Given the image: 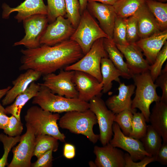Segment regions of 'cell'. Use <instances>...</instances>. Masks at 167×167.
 Segmentation results:
<instances>
[{"label": "cell", "mask_w": 167, "mask_h": 167, "mask_svg": "<svg viewBox=\"0 0 167 167\" xmlns=\"http://www.w3.org/2000/svg\"><path fill=\"white\" fill-rule=\"evenodd\" d=\"M125 167H145L148 164L155 161V156H146L139 162L133 161L128 153L124 154Z\"/></svg>", "instance_id": "cell-41"}, {"label": "cell", "mask_w": 167, "mask_h": 167, "mask_svg": "<svg viewBox=\"0 0 167 167\" xmlns=\"http://www.w3.org/2000/svg\"><path fill=\"white\" fill-rule=\"evenodd\" d=\"M87 9L96 18L100 23V27L112 40L113 29L116 15L113 5L96 2H88Z\"/></svg>", "instance_id": "cell-16"}, {"label": "cell", "mask_w": 167, "mask_h": 167, "mask_svg": "<svg viewBox=\"0 0 167 167\" xmlns=\"http://www.w3.org/2000/svg\"><path fill=\"white\" fill-rule=\"evenodd\" d=\"M88 103L89 109L96 117L100 130L99 140L104 146L109 143L113 135L112 126L115 114L108 108L101 95L94 97Z\"/></svg>", "instance_id": "cell-8"}, {"label": "cell", "mask_w": 167, "mask_h": 167, "mask_svg": "<svg viewBox=\"0 0 167 167\" xmlns=\"http://www.w3.org/2000/svg\"><path fill=\"white\" fill-rule=\"evenodd\" d=\"M23 129L21 120H18L15 116L11 115L9 117V122L7 126L3 131L4 133L8 136L15 137L20 135Z\"/></svg>", "instance_id": "cell-39"}, {"label": "cell", "mask_w": 167, "mask_h": 167, "mask_svg": "<svg viewBox=\"0 0 167 167\" xmlns=\"http://www.w3.org/2000/svg\"><path fill=\"white\" fill-rule=\"evenodd\" d=\"M11 86H8L5 88L0 89V100L5 96L8 91L11 88Z\"/></svg>", "instance_id": "cell-48"}, {"label": "cell", "mask_w": 167, "mask_h": 167, "mask_svg": "<svg viewBox=\"0 0 167 167\" xmlns=\"http://www.w3.org/2000/svg\"><path fill=\"white\" fill-rule=\"evenodd\" d=\"M40 85L32 103L43 109L54 113L73 111H83L89 109V103L78 98H68L56 95L46 87Z\"/></svg>", "instance_id": "cell-2"}, {"label": "cell", "mask_w": 167, "mask_h": 167, "mask_svg": "<svg viewBox=\"0 0 167 167\" xmlns=\"http://www.w3.org/2000/svg\"><path fill=\"white\" fill-rule=\"evenodd\" d=\"M97 123L95 114L89 109L83 111H73L66 113L59 119L60 127L71 132L85 136L92 143H96L100 135L93 132V127Z\"/></svg>", "instance_id": "cell-5"}, {"label": "cell", "mask_w": 167, "mask_h": 167, "mask_svg": "<svg viewBox=\"0 0 167 167\" xmlns=\"http://www.w3.org/2000/svg\"><path fill=\"white\" fill-rule=\"evenodd\" d=\"M40 87L39 83L32 82L24 91L16 96L13 104L5 108L6 114H11L21 120L20 113L22 108L28 101L36 96Z\"/></svg>", "instance_id": "cell-24"}, {"label": "cell", "mask_w": 167, "mask_h": 167, "mask_svg": "<svg viewBox=\"0 0 167 167\" xmlns=\"http://www.w3.org/2000/svg\"><path fill=\"white\" fill-rule=\"evenodd\" d=\"M60 118L59 113H53L37 106L30 107L24 116L26 123L32 127L36 136L49 135L64 142L66 136L60 131L57 123Z\"/></svg>", "instance_id": "cell-4"}, {"label": "cell", "mask_w": 167, "mask_h": 167, "mask_svg": "<svg viewBox=\"0 0 167 167\" xmlns=\"http://www.w3.org/2000/svg\"><path fill=\"white\" fill-rule=\"evenodd\" d=\"M104 38H100L96 41L87 54L76 62L66 66L65 70L78 71L86 73L101 82V61L103 58H108L104 46Z\"/></svg>", "instance_id": "cell-7"}, {"label": "cell", "mask_w": 167, "mask_h": 167, "mask_svg": "<svg viewBox=\"0 0 167 167\" xmlns=\"http://www.w3.org/2000/svg\"><path fill=\"white\" fill-rule=\"evenodd\" d=\"M167 59V42L164 45L158 54L153 63L150 66L149 72L154 82L160 75L163 65Z\"/></svg>", "instance_id": "cell-37"}, {"label": "cell", "mask_w": 167, "mask_h": 167, "mask_svg": "<svg viewBox=\"0 0 167 167\" xmlns=\"http://www.w3.org/2000/svg\"><path fill=\"white\" fill-rule=\"evenodd\" d=\"M112 128L113 137L109 143L127 152L133 161L141 160L146 156H152L145 151L139 139L124 135L117 123L113 122Z\"/></svg>", "instance_id": "cell-13"}, {"label": "cell", "mask_w": 167, "mask_h": 167, "mask_svg": "<svg viewBox=\"0 0 167 167\" xmlns=\"http://www.w3.org/2000/svg\"><path fill=\"white\" fill-rule=\"evenodd\" d=\"M42 74L32 69H28L13 81V86L8 91L2 101L3 105L12 103L16 96L24 91L32 82L40 78Z\"/></svg>", "instance_id": "cell-21"}, {"label": "cell", "mask_w": 167, "mask_h": 167, "mask_svg": "<svg viewBox=\"0 0 167 167\" xmlns=\"http://www.w3.org/2000/svg\"><path fill=\"white\" fill-rule=\"evenodd\" d=\"M116 45L124 55L127 67L132 76L149 71L150 65L144 58L141 50L135 43L125 45Z\"/></svg>", "instance_id": "cell-18"}, {"label": "cell", "mask_w": 167, "mask_h": 167, "mask_svg": "<svg viewBox=\"0 0 167 167\" xmlns=\"http://www.w3.org/2000/svg\"><path fill=\"white\" fill-rule=\"evenodd\" d=\"M42 45L21 50L20 70L32 69L45 75L74 63L84 55L78 44L70 39L53 46Z\"/></svg>", "instance_id": "cell-1"}, {"label": "cell", "mask_w": 167, "mask_h": 167, "mask_svg": "<svg viewBox=\"0 0 167 167\" xmlns=\"http://www.w3.org/2000/svg\"><path fill=\"white\" fill-rule=\"evenodd\" d=\"M6 114L5 108L0 103V129L4 130L9 124V117Z\"/></svg>", "instance_id": "cell-45"}, {"label": "cell", "mask_w": 167, "mask_h": 167, "mask_svg": "<svg viewBox=\"0 0 167 167\" xmlns=\"http://www.w3.org/2000/svg\"><path fill=\"white\" fill-rule=\"evenodd\" d=\"M155 157V161L167 165V142H163Z\"/></svg>", "instance_id": "cell-43"}, {"label": "cell", "mask_w": 167, "mask_h": 167, "mask_svg": "<svg viewBox=\"0 0 167 167\" xmlns=\"http://www.w3.org/2000/svg\"><path fill=\"white\" fill-rule=\"evenodd\" d=\"M53 151L50 150L40 156L35 162L32 163V167H51L52 166Z\"/></svg>", "instance_id": "cell-42"}, {"label": "cell", "mask_w": 167, "mask_h": 167, "mask_svg": "<svg viewBox=\"0 0 167 167\" xmlns=\"http://www.w3.org/2000/svg\"><path fill=\"white\" fill-rule=\"evenodd\" d=\"M74 71H62L58 74L45 75L40 84L49 88L54 93L68 98H78V92L73 82Z\"/></svg>", "instance_id": "cell-10"}, {"label": "cell", "mask_w": 167, "mask_h": 167, "mask_svg": "<svg viewBox=\"0 0 167 167\" xmlns=\"http://www.w3.org/2000/svg\"><path fill=\"white\" fill-rule=\"evenodd\" d=\"M137 21L136 14L126 19V39L129 44H134L138 41Z\"/></svg>", "instance_id": "cell-38"}, {"label": "cell", "mask_w": 167, "mask_h": 167, "mask_svg": "<svg viewBox=\"0 0 167 167\" xmlns=\"http://www.w3.org/2000/svg\"><path fill=\"white\" fill-rule=\"evenodd\" d=\"M132 78L136 87L135 95L132 101V109L135 112L136 109H139L146 122H149L150 105L161 100L156 91L157 86L154 83L149 71L133 75Z\"/></svg>", "instance_id": "cell-3"}, {"label": "cell", "mask_w": 167, "mask_h": 167, "mask_svg": "<svg viewBox=\"0 0 167 167\" xmlns=\"http://www.w3.org/2000/svg\"><path fill=\"white\" fill-rule=\"evenodd\" d=\"M103 44L109 58L122 74V77L127 79L132 78V75L123 60L122 54L118 49L113 40L104 38Z\"/></svg>", "instance_id": "cell-25"}, {"label": "cell", "mask_w": 167, "mask_h": 167, "mask_svg": "<svg viewBox=\"0 0 167 167\" xmlns=\"http://www.w3.org/2000/svg\"><path fill=\"white\" fill-rule=\"evenodd\" d=\"M101 38L109 39L87 9L81 14L79 24L70 39L76 42L84 55L94 42Z\"/></svg>", "instance_id": "cell-6"}, {"label": "cell", "mask_w": 167, "mask_h": 167, "mask_svg": "<svg viewBox=\"0 0 167 167\" xmlns=\"http://www.w3.org/2000/svg\"><path fill=\"white\" fill-rule=\"evenodd\" d=\"M118 88V93L109 97L105 102L108 108L115 114L122 111L128 109L133 113L131 108V97L135 93V85H126L124 83H119Z\"/></svg>", "instance_id": "cell-20"}, {"label": "cell", "mask_w": 167, "mask_h": 167, "mask_svg": "<svg viewBox=\"0 0 167 167\" xmlns=\"http://www.w3.org/2000/svg\"><path fill=\"white\" fill-rule=\"evenodd\" d=\"M155 83L162 91L160 101L167 103V64L162 70L160 75L156 79Z\"/></svg>", "instance_id": "cell-40"}, {"label": "cell", "mask_w": 167, "mask_h": 167, "mask_svg": "<svg viewBox=\"0 0 167 167\" xmlns=\"http://www.w3.org/2000/svg\"><path fill=\"white\" fill-rule=\"evenodd\" d=\"M146 0H117L113 5L117 16L126 18L135 14Z\"/></svg>", "instance_id": "cell-28"}, {"label": "cell", "mask_w": 167, "mask_h": 167, "mask_svg": "<svg viewBox=\"0 0 167 167\" xmlns=\"http://www.w3.org/2000/svg\"><path fill=\"white\" fill-rule=\"evenodd\" d=\"M21 137L20 135L12 137L3 133L0 134V141L3 144L4 150L3 155L0 159V167H4L8 165L9 154L12 148L19 142Z\"/></svg>", "instance_id": "cell-36"}, {"label": "cell", "mask_w": 167, "mask_h": 167, "mask_svg": "<svg viewBox=\"0 0 167 167\" xmlns=\"http://www.w3.org/2000/svg\"><path fill=\"white\" fill-rule=\"evenodd\" d=\"M147 125L143 115L142 113H133L132 123L131 131L130 137L139 139L143 137L146 133Z\"/></svg>", "instance_id": "cell-31"}, {"label": "cell", "mask_w": 167, "mask_h": 167, "mask_svg": "<svg viewBox=\"0 0 167 167\" xmlns=\"http://www.w3.org/2000/svg\"><path fill=\"white\" fill-rule=\"evenodd\" d=\"M159 1L162 2H164L167 1V0H158Z\"/></svg>", "instance_id": "cell-50"}, {"label": "cell", "mask_w": 167, "mask_h": 167, "mask_svg": "<svg viewBox=\"0 0 167 167\" xmlns=\"http://www.w3.org/2000/svg\"><path fill=\"white\" fill-rule=\"evenodd\" d=\"M126 19L116 17L112 38L115 44L125 45L129 44L126 39Z\"/></svg>", "instance_id": "cell-32"}, {"label": "cell", "mask_w": 167, "mask_h": 167, "mask_svg": "<svg viewBox=\"0 0 167 167\" xmlns=\"http://www.w3.org/2000/svg\"><path fill=\"white\" fill-rule=\"evenodd\" d=\"M93 152L97 167H125L124 153L109 143L102 147L95 146Z\"/></svg>", "instance_id": "cell-17"}, {"label": "cell", "mask_w": 167, "mask_h": 167, "mask_svg": "<svg viewBox=\"0 0 167 167\" xmlns=\"http://www.w3.org/2000/svg\"><path fill=\"white\" fill-rule=\"evenodd\" d=\"M25 133L21 136L18 144L13 147L12 159L8 167H30L33 156L36 136L31 126L26 123Z\"/></svg>", "instance_id": "cell-11"}, {"label": "cell", "mask_w": 167, "mask_h": 167, "mask_svg": "<svg viewBox=\"0 0 167 167\" xmlns=\"http://www.w3.org/2000/svg\"><path fill=\"white\" fill-rule=\"evenodd\" d=\"M133 113L132 111L125 109L115 115L114 122L119 126L123 133L129 136L132 130Z\"/></svg>", "instance_id": "cell-33"}, {"label": "cell", "mask_w": 167, "mask_h": 167, "mask_svg": "<svg viewBox=\"0 0 167 167\" xmlns=\"http://www.w3.org/2000/svg\"><path fill=\"white\" fill-rule=\"evenodd\" d=\"M48 23L54 21L59 16H64L66 14L65 0H47Z\"/></svg>", "instance_id": "cell-35"}, {"label": "cell", "mask_w": 167, "mask_h": 167, "mask_svg": "<svg viewBox=\"0 0 167 167\" xmlns=\"http://www.w3.org/2000/svg\"><path fill=\"white\" fill-rule=\"evenodd\" d=\"M117 1V0H88V2H99L101 3L113 6Z\"/></svg>", "instance_id": "cell-46"}, {"label": "cell", "mask_w": 167, "mask_h": 167, "mask_svg": "<svg viewBox=\"0 0 167 167\" xmlns=\"http://www.w3.org/2000/svg\"><path fill=\"white\" fill-rule=\"evenodd\" d=\"M2 7L3 18L8 19L12 13L17 12V14L14 18L19 23L34 15L41 14L47 15L48 14L47 6L44 3L43 0H25L14 8L3 3Z\"/></svg>", "instance_id": "cell-15"}, {"label": "cell", "mask_w": 167, "mask_h": 167, "mask_svg": "<svg viewBox=\"0 0 167 167\" xmlns=\"http://www.w3.org/2000/svg\"><path fill=\"white\" fill-rule=\"evenodd\" d=\"M152 127L167 142V103L161 101L156 102L149 117Z\"/></svg>", "instance_id": "cell-23"}, {"label": "cell", "mask_w": 167, "mask_h": 167, "mask_svg": "<svg viewBox=\"0 0 167 167\" xmlns=\"http://www.w3.org/2000/svg\"><path fill=\"white\" fill-rule=\"evenodd\" d=\"M146 4L161 31L167 29V4L155 0H146Z\"/></svg>", "instance_id": "cell-30"}, {"label": "cell", "mask_w": 167, "mask_h": 167, "mask_svg": "<svg viewBox=\"0 0 167 167\" xmlns=\"http://www.w3.org/2000/svg\"><path fill=\"white\" fill-rule=\"evenodd\" d=\"M100 68L102 78L101 82L103 85L102 92L105 93L111 89L113 81L120 82L119 77L122 76V75L109 58H102Z\"/></svg>", "instance_id": "cell-26"}, {"label": "cell", "mask_w": 167, "mask_h": 167, "mask_svg": "<svg viewBox=\"0 0 167 167\" xmlns=\"http://www.w3.org/2000/svg\"><path fill=\"white\" fill-rule=\"evenodd\" d=\"M66 15L75 29L79 22L81 14L79 0H65Z\"/></svg>", "instance_id": "cell-34"}, {"label": "cell", "mask_w": 167, "mask_h": 167, "mask_svg": "<svg viewBox=\"0 0 167 167\" xmlns=\"http://www.w3.org/2000/svg\"><path fill=\"white\" fill-rule=\"evenodd\" d=\"M58 140L49 135H42L36 136L33 156L37 158L48 151H57L59 147Z\"/></svg>", "instance_id": "cell-29"}, {"label": "cell", "mask_w": 167, "mask_h": 167, "mask_svg": "<svg viewBox=\"0 0 167 167\" xmlns=\"http://www.w3.org/2000/svg\"><path fill=\"white\" fill-rule=\"evenodd\" d=\"M25 35L13 46L24 45L28 49L39 47L41 38L48 25L47 15L36 14L30 16L23 21Z\"/></svg>", "instance_id": "cell-9"}, {"label": "cell", "mask_w": 167, "mask_h": 167, "mask_svg": "<svg viewBox=\"0 0 167 167\" xmlns=\"http://www.w3.org/2000/svg\"><path fill=\"white\" fill-rule=\"evenodd\" d=\"M73 82L78 92V98L88 102L94 97L101 95L103 84L86 73L74 71Z\"/></svg>", "instance_id": "cell-14"}, {"label": "cell", "mask_w": 167, "mask_h": 167, "mask_svg": "<svg viewBox=\"0 0 167 167\" xmlns=\"http://www.w3.org/2000/svg\"><path fill=\"white\" fill-rule=\"evenodd\" d=\"M80 4V12L81 14L87 9L88 0H79Z\"/></svg>", "instance_id": "cell-47"}, {"label": "cell", "mask_w": 167, "mask_h": 167, "mask_svg": "<svg viewBox=\"0 0 167 167\" xmlns=\"http://www.w3.org/2000/svg\"><path fill=\"white\" fill-rule=\"evenodd\" d=\"M75 30L67 18L59 16L47 26L41 38V45L53 46L69 39Z\"/></svg>", "instance_id": "cell-12"}, {"label": "cell", "mask_w": 167, "mask_h": 167, "mask_svg": "<svg viewBox=\"0 0 167 167\" xmlns=\"http://www.w3.org/2000/svg\"><path fill=\"white\" fill-rule=\"evenodd\" d=\"M167 40L166 29L140 39L135 44L143 52L146 60L151 65L154 62L158 54L167 41Z\"/></svg>", "instance_id": "cell-19"}, {"label": "cell", "mask_w": 167, "mask_h": 167, "mask_svg": "<svg viewBox=\"0 0 167 167\" xmlns=\"http://www.w3.org/2000/svg\"><path fill=\"white\" fill-rule=\"evenodd\" d=\"M145 151L152 156H155L162 144L159 134L151 125H147V132L140 139Z\"/></svg>", "instance_id": "cell-27"}, {"label": "cell", "mask_w": 167, "mask_h": 167, "mask_svg": "<svg viewBox=\"0 0 167 167\" xmlns=\"http://www.w3.org/2000/svg\"><path fill=\"white\" fill-rule=\"evenodd\" d=\"M63 155L67 159L73 158L75 155V146L70 143H66L63 147Z\"/></svg>", "instance_id": "cell-44"}, {"label": "cell", "mask_w": 167, "mask_h": 167, "mask_svg": "<svg viewBox=\"0 0 167 167\" xmlns=\"http://www.w3.org/2000/svg\"><path fill=\"white\" fill-rule=\"evenodd\" d=\"M89 165L90 167H96L95 163L92 161L89 162Z\"/></svg>", "instance_id": "cell-49"}, {"label": "cell", "mask_w": 167, "mask_h": 167, "mask_svg": "<svg viewBox=\"0 0 167 167\" xmlns=\"http://www.w3.org/2000/svg\"><path fill=\"white\" fill-rule=\"evenodd\" d=\"M135 14L138 18V35L140 39L148 37L161 31L146 2Z\"/></svg>", "instance_id": "cell-22"}]
</instances>
